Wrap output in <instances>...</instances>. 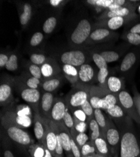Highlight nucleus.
<instances>
[{
    "label": "nucleus",
    "instance_id": "nucleus-1",
    "mask_svg": "<svg viewBox=\"0 0 140 157\" xmlns=\"http://www.w3.org/2000/svg\"><path fill=\"white\" fill-rule=\"evenodd\" d=\"M120 157H140V147L134 133L126 132L120 141Z\"/></svg>",
    "mask_w": 140,
    "mask_h": 157
},
{
    "label": "nucleus",
    "instance_id": "nucleus-2",
    "mask_svg": "<svg viewBox=\"0 0 140 157\" xmlns=\"http://www.w3.org/2000/svg\"><path fill=\"white\" fill-rule=\"evenodd\" d=\"M2 124L6 131V135L13 141L25 147L29 148L32 145L31 136L26 131L24 130V128L3 120Z\"/></svg>",
    "mask_w": 140,
    "mask_h": 157
},
{
    "label": "nucleus",
    "instance_id": "nucleus-3",
    "mask_svg": "<svg viewBox=\"0 0 140 157\" xmlns=\"http://www.w3.org/2000/svg\"><path fill=\"white\" fill-rule=\"evenodd\" d=\"M29 107H23L17 111H8L2 117V120L15 124L22 128H27L31 126L32 119Z\"/></svg>",
    "mask_w": 140,
    "mask_h": 157
},
{
    "label": "nucleus",
    "instance_id": "nucleus-4",
    "mask_svg": "<svg viewBox=\"0 0 140 157\" xmlns=\"http://www.w3.org/2000/svg\"><path fill=\"white\" fill-rule=\"evenodd\" d=\"M118 103L130 117L140 124V116L137 111L133 98L126 90H121L118 94Z\"/></svg>",
    "mask_w": 140,
    "mask_h": 157
},
{
    "label": "nucleus",
    "instance_id": "nucleus-5",
    "mask_svg": "<svg viewBox=\"0 0 140 157\" xmlns=\"http://www.w3.org/2000/svg\"><path fill=\"white\" fill-rule=\"evenodd\" d=\"M90 89L78 87L70 93L66 99V102L69 109L80 108L82 104L89 99Z\"/></svg>",
    "mask_w": 140,
    "mask_h": 157
},
{
    "label": "nucleus",
    "instance_id": "nucleus-6",
    "mask_svg": "<svg viewBox=\"0 0 140 157\" xmlns=\"http://www.w3.org/2000/svg\"><path fill=\"white\" fill-rule=\"evenodd\" d=\"M91 25L87 19L81 20L71 35V41L74 45L84 43L91 33Z\"/></svg>",
    "mask_w": 140,
    "mask_h": 157
},
{
    "label": "nucleus",
    "instance_id": "nucleus-7",
    "mask_svg": "<svg viewBox=\"0 0 140 157\" xmlns=\"http://www.w3.org/2000/svg\"><path fill=\"white\" fill-rule=\"evenodd\" d=\"M20 93L21 99L29 104L34 113L39 112V105L42 96L39 89L23 88Z\"/></svg>",
    "mask_w": 140,
    "mask_h": 157
},
{
    "label": "nucleus",
    "instance_id": "nucleus-8",
    "mask_svg": "<svg viewBox=\"0 0 140 157\" xmlns=\"http://www.w3.org/2000/svg\"><path fill=\"white\" fill-rule=\"evenodd\" d=\"M60 60L63 65H70L75 67H81L85 63V56L81 50H70L63 53L60 57Z\"/></svg>",
    "mask_w": 140,
    "mask_h": 157
},
{
    "label": "nucleus",
    "instance_id": "nucleus-9",
    "mask_svg": "<svg viewBox=\"0 0 140 157\" xmlns=\"http://www.w3.org/2000/svg\"><path fill=\"white\" fill-rule=\"evenodd\" d=\"M107 129L105 134V139L108 144L109 147L113 150H116L120 145V141L121 137L119 131L112 121L108 119Z\"/></svg>",
    "mask_w": 140,
    "mask_h": 157
},
{
    "label": "nucleus",
    "instance_id": "nucleus-10",
    "mask_svg": "<svg viewBox=\"0 0 140 157\" xmlns=\"http://www.w3.org/2000/svg\"><path fill=\"white\" fill-rule=\"evenodd\" d=\"M68 109L66 101L62 99H55L54 104L50 113V120L55 123L63 121V118Z\"/></svg>",
    "mask_w": 140,
    "mask_h": 157
},
{
    "label": "nucleus",
    "instance_id": "nucleus-11",
    "mask_svg": "<svg viewBox=\"0 0 140 157\" xmlns=\"http://www.w3.org/2000/svg\"><path fill=\"white\" fill-rule=\"evenodd\" d=\"M43 118L44 119L45 123V134L44 146H45L51 153H52L54 156L57 143V136L54 128L50 123L49 120L44 118V117H43Z\"/></svg>",
    "mask_w": 140,
    "mask_h": 157
},
{
    "label": "nucleus",
    "instance_id": "nucleus-12",
    "mask_svg": "<svg viewBox=\"0 0 140 157\" xmlns=\"http://www.w3.org/2000/svg\"><path fill=\"white\" fill-rule=\"evenodd\" d=\"M55 98L51 93H44L41 98L39 105V113L44 118L50 120V113L54 104Z\"/></svg>",
    "mask_w": 140,
    "mask_h": 157
},
{
    "label": "nucleus",
    "instance_id": "nucleus-13",
    "mask_svg": "<svg viewBox=\"0 0 140 157\" xmlns=\"http://www.w3.org/2000/svg\"><path fill=\"white\" fill-rule=\"evenodd\" d=\"M34 133L39 144H44L45 134V123L39 112L34 113Z\"/></svg>",
    "mask_w": 140,
    "mask_h": 157
},
{
    "label": "nucleus",
    "instance_id": "nucleus-14",
    "mask_svg": "<svg viewBox=\"0 0 140 157\" xmlns=\"http://www.w3.org/2000/svg\"><path fill=\"white\" fill-rule=\"evenodd\" d=\"M58 127L59 132L60 136L62 145L63 149V151L67 155V156L72 155L71 145H70V133L69 130L65 126L63 122L55 123Z\"/></svg>",
    "mask_w": 140,
    "mask_h": 157
},
{
    "label": "nucleus",
    "instance_id": "nucleus-15",
    "mask_svg": "<svg viewBox=\"0 0 140 157\" xmlns=\"http://www.w3.org/2000/svg\"><path fill=\"white\" fill-rule=\"evenodd\" d=\"M79 79L83 83L90 82L94 78V71L91 65L84 63L80 67L78 71Z\"/></svg>",
    "mask_w": 140,
    "mask_h": 157
},
{
    "label": "nucleus",
    "instance_id": "nucleus-16",
    "mask_svg": "<svg viewBox=\"0 0 140 157\" xmlns=\"http://www.w3.org/2000/svg\"><path fill=\"white\" fill-rule=\"evenodd\" d=\"M13 100L12 89L8 82L2 83L0 86V102L2 106L8 105Z\"/></svg>",
    "mask_w": 140,
    "mask_h": 157
},
{
    "label": "nucleus",
    "instance_id": "nucleus-17",
    "mask_svg": "<svg viewBox=\"0 0 140 157\" xmlns=\"http://www.w3.org/2000/svg\"><path fill=\"white\" fill-rule=\"evenodd\" d=\"M131 10L128 6L121 7L117 9L108 10L106 13L102 15L100 19H109L113 17H126L131 14Z\"/></svg>",
    "mask_w": 140,
    "mask_h": 157
},
{
    "label": "nucleus",
    "instance_id": "nucleus-18",
    "mask_svg": "<svg viewBox=\"0 0 140 157\" xmlns=\"http://www.w3.org/2000/svg\"><path fill=\"white\" fill-rule=\"evenodd\" d=\"M107 88L109 93L117 95L121 92L122 89V82L117 77L111 76L108 78L107 82Z\"/></svg>",
    "mask_w": 140,
    "mask_h": 157
},
{
    "label": "nucleus",
    "instance_id": "nucleus-19",
    "mask_svg": "<svg viewBox=\"0 0 140 157\" xmlns=\"http://www.w3.org/2000/svg\"><path fill=\"white\" fill-rule=\"evenodd\" d=\"M118 103L117 95L111 93H107L102 98L99 103V109L106 111L112 106Z\"/></svg>",
    "mask_w": 140,
    "mask_h": 157
},
{
    "label": "nucleus",
    "instance_id": "nucleus-20",
    "mask_svg": "<svg viewBox=\"0 0 140 157\" xmlns=\"http://www.w3.org/2000/svg\"><path fill=\"white\" fill-rule=\"evenodd\" d=\"M62 70L66 77L69 82L74 84L78 82L79 80L78 71L75 67L72 65L65 64L63 65Z\"/></svg>",
    "mask_w": 140,
    "mask_h": 157
},
{
    "label": "nucleus",
    "instance_id": "nucleus-21",
    "mask_svg": "<svg viewBox=\"0 0 140 157\" xmlns=\"http://www.w3.org/2000/svg\"><path fill=\"white\" fill-rule=\"evenodd\" d=\"M94 145L96 149L97 153L104 155L106 157L109 156V145L105 138L101 135L94 141Z\"/></svg>",
    "mask_w": 140,
    "mask_h": 157
},
{
    "label": "nucleus",
    "instance_id": "nucleus-22",
    "mask_svg": "<svg viewBox=\"0 0 140 157\" xmlns=\"http://www.w3.org/2000/svg\"><path fill=\"white\" fill-rule=\"evenodd\" d=\"M111 34V32L109 29L106 28H99L93 30L89 38L93 42H97L104 40Z\"/></svg>",
    "mask_w": 140,
    "mask_h": 157
},
{
    "label": "nucleus",
    "instance_id": "nucleus-23",
    "mask_svg": "<svg viewBox=\"0 0 140 157\" xmlns=\"http://www.w3.org/2000/svg\"><path fill=\"white\" fill-rule=\"evenodd\" d=\"M94 117L100 127L102 135H103L105 138V134H106V131L107 129L108 121H107V120L106 119L105 116L104 115L103 113L102 112L100 109H94Z\"/></svg>",
    "mask_w": 140,
    "mask_h": 157
},
{
    "label": "nucleus",
    "instance_id": "nucleus-24",
    "mask_svg": "<svg viewBox=\"0 0 140 157\" xmlns=\"http://www.w3.org/2000/svg\"><path fill=\"white\" fill-rule=\"evenodd\" d=\"M136 60V55L133 52H129L127 54L124 58L123 59L121 65H120V70L123 72H127L129 71L135 63Z\"/></svg>",
    "mask_w": 140,
    "mask_h": 157
},
{
    "label": "nucleus",
    "instance_id": "nucleus-25",
    "mask_svg": "<svg viewBox=\"0 0 140 157\" xmlns=\"http://www.w3.org/2000/svg\"><path fill=\"white\" fill-rule=\"evenodd\" d=\"M61 81L58 78H50L44 82L42 87L45 92L52 93L55 91L60 85Z\"/></svg>",
    "mask_w": 140,
    "mask_h": 157
},
{
    "label": "nucleus",
    "instance_id": "nucleus-26",
    "mask_svg": "<svg viewBox=\"0 0 140 157\" xmlns=\"http://www.w3.org/2000/svg\"><path fill=\"white\" fill-rule=\"evenodd\" d=\"M88 123H89V128H90V132H91L90 137H89L90 141L94 143V141L97 138H99L102 135L100 129L97 121L94 119V117L91 120H90V121Z\"/></svg>",
    "mask_w": 140,
    "mask_h": 157
},
{
    "label": "nucleus",
    "instance_id": "nucleus-27",
    "mask_svg": "<svg viewBox=\"0 0 140 157\" xmlns=\"http://www.w3.org/2000/svg\"><path fill=\"white\" fill-rule=\"evenodd\" d=\"M70 133L72 136L75 140V142L77 143L80 149L85 145V144L90 141V138L85 133H78L75 131V129H73L70 131Z\"/></svg>",
    "mask_w": 140,
    "mask_h": 157
},
{
    "label": "nucleus",
    "instance_id": "nucleus-28",
    "mask_svg": "<svg viewBox=\"0 0 140 157\" xmlns=\"http://www.w3.org/2000/svg\"><path fill=\"white\" fill-rule=\"evenodd\" d=\"M32 14V7L30 4L25 3L23 5V12L20 15V23L23 26L27 25L31 19Z\"/></svg>",
    "mask_w": 140,
    "mask_h": 157
},
{
    "label": "nucleus",
    "instance_id": "nucleus-29",
    "mask_svg": "<svg viewBox=\"0 0 140 157\" xmlns=\"http://www.w3.org/2000/svg\"><path fill=\"white\" fill-rule=\"evenodd\" d=\"M125 20L123 17H113L109 19H108L106 21L107 27L111 30H116L121 28L123 25Z\"/></svg>",
    "mask_w": 140,
    "mask_h": 157
},
{
    "label": "nucleus",
    "instance_id": "nucleus-30",
    "mask_svg": "<svg viewBox=\"0 0 140 157\" xmlns=\"http://www.w3.org/2000/svg\"><path fill=\"white\" fill-rule=\"evenodd\" d=\"M32 157H44L45 153V147L40 144H32L28 148Z\"/></svg>",
    "mask_w": 140,
    "mask_h": 157
},
{
    "label": "nucleus",
    "instance_id": "nucleus-31",
    "mask_svg": "<svg viewBox=\"0 0 140 157\" xmlns=\"http://www.w3.org/2000/svg\"><path fill=\"white\" fill-rule=\"evenodd\" d=\"M82 157H85L89 155H94L97 153L94 143L91 141L87 142L81 149Z\"/></svg>",
    "mask_w": 140,
    "mask_h": 157
},
{
    "label": "nucleus",
    "instance_id": "nucleus-32",
    "mask_svg": "<svg viewBox=\"0 0 140 157\" xmlns=\"http://www.w3.org/2000/svg\"><path fill=\"white\" fill-rule=\"evenodd\" d=\"M106 112L110 116L115 118H121L124 116L125 113L119 103L107 109Z\"/></svg>",
    "mask_w": 140,
    "mask_h": 157
},
{
    "label": "nucleus",
    "instance_id": "nucleus-33",
    "mask_svg": "<svg viewBox=\"0 0 140 157\" xmlns=\"http://www.w3.org/2000/svg\"><path fill=\"white\" fill-rule=\"evenodd\" d=\"M57 25V19L54 17H49L43 25V31L47 34L52 33Z\"/></svg>",
    "mask_w": 140,
    "mask_h": 157
},
{
    "label": "nucleus",
    "instance_id": "nucleus-34",
    "mask_svg": "<svg viewBox=\"0 0 140 157\" xmlns=\"http://www.w3.org/2000/svg\"><path fill=\"white\" fill-rule=\"evenodd\" d=\"M100 54L104 59L107 63L116 62L119 58V54L114 51H104L102 52Z\"/></svg>",
    "mask_w": 140,
    "mask_h": 157
},
{
    "label": "nucleus",
    "instance_id": "nucleus-35",
    "mask_svg": "<svg viewBox=\"0 0 140 157\" xmlns=\"http://www.w3.org/2000/svg\"><path fill=\"white\" fill-rule=\"evenodd\" d=\"M114 0H88L86 2L93 6L109 10Z\"/></svg>",
    "mask_w": 140,
    "mask_h": 157
},
{
    "label": "nucleus",
    "instance_id": "nucleus-36",
    "mask_svg": "<svg viewBox=\"0 0 140 157\" xmlns=\"http://www.w3.org/2000/svg\"><path fill=\"white\" fill-rule=\"evenodd\" d=\"M81 108L84 111V112L85 113L87 117V123H89L90 121V120L94 118V109L91 106L89 101H86L81 106Z\"/></svg>",
    "mask_w": 140,
    "mask_h": 157
},
{
    "label": "nucleus",
    "instance_id": "nucleus-37",
    "mask_svg": "<svg viewBox=\"0 0 140 157\" xmlns=\"http://www.w3.org/2000/svg\"><path fill=\"white\" fill-rule=\"evenodd\" d=\"M8 71H15L18 67V57L15 54H12L9 56V60L6 64L5 67Z\"/></svg>",
    "mask_w": 140,
    "mask_h": 157
},
{
    "label": "nucleus",
    "instance_id": "nucleus-38",
    "mask_svg": "<svg viewBox=\"0 0 140 157\" xmlns=\"http://www.w3.org/2000/svg\"><path fill=\"white\" fill-rule=\"evenodd\" d=\"M40 68L42 76L45 78L52 77L54 74L53 65L49 62H46L42 64Z\"/></svg>",
    "mask_w": 140,
    "mask_h": 157
},
{
    "label": "nucleus",
    "instance_id": "nucleus-39",
    "mask_svg": "<svg viewBox=\"0 0 140 157\" xmlns=\"http://www.w3.org/2000/svg\"><path fill=\"white\" fill-rule=\"evenodd\" d=\"M63 123H64L65 126L67 127V128L69 130V132L70 130L75 129L74 128V117H73V116L71 114L69 108L64 115V117H63Z\"/></svg>",
    "mask_w": 140,
    "mask_h": 157
},
{
    "label": "nucleus",
    "instance_id": "nucleus-40",
    "mask_svg": "<svg viewBox=\"0 0 140 157\" xmlns=\"http://www.w3.org/2000/svg\"><path fill=\"white\" fill-rule=\"evenodd\" d=\"M93 59L97 65V67L99 69H104V68H108V64L104 59L100 56V54L94 53L93 55Z\"/></svg>",
    "mask_w": 140,
    "mask_h": 157
},
{
    "label": "nucleus",
    "instance_id": "nucleus-41",
    "mask_svg": "<svg viewBox=\"0 0 140 157\" xmlns=\"http://www.w3.org/2000/svg\"><path fill=\"white\" fill-rule=\"evenodd\" d=\"M74 121V128L78 133H85L87 128V123L81 121L73 116Z\"/></svg>",
    "mask_w": 140,
    "mask_h": 157
},
{
    "label": "nucleus",
    "instance_id": "nucleus-42",
    "mask_svg": "<svg viewBox=\"0 0 140 157\" xmlns=\"http://www.w3.org/2000/svg\"><path fill=\"white\" fill-rule=\"evenodd\" d=\"M30 59L33 64L39 65L44 63L46 60V57L40 54H33L31 55Z\"/></svg>",
    "mask_w": 140,
    "mask_h": 157
},
{
    "label": "nucleus",
    "instance_id": "nucleus-43",
    "mask_svg": "<svg viewBox=\"0 0 140 157\" xmlns=\"http://www.w3.org/2000/svg\"><path fill=\"white\" fill-rule=\"evenodd\" d=\"M44 39V35L41 32H36L35 33L31 39H30V45L32 47H36L39 45L43 40Z\"/></svg>",
    "mask_w": 140,
    "mask_h": 157
},
{
    "label": "nucleus",
    "instance_id": "nucleus-44",
    "mask_svg": "<svg viewBox=\"0 0 140 157\" xmlns=\"http://www.w3.org/2000/svg\"><path fill=\"white\" fill-rule=\"evenodd\" d=\"M71 111H72L73 116L75 117L76 118L81 121L87 123V117L85 113L84 112V111L81 108L74 109Z\"/></svg>",
    "mask_w": 140,
    "mask_h": 157
},
{
    "label": "nucleus",
    "instance_id": "nucleus-45",
    "mask_svg": "<svg viewBox=\"0 0 140 157\" xmlns=\"http://www.w3.org/2000/svg\"><path fill=\"white\" fill-rule=\"evenodd\" d=\"M109 74V71L108 68H104L99 69L98 74H97V80L98 82L104 85L107 82V77Z\"/></svg>",
    "mask_w": 140,
    "mask_h": 157
},
{
    "label": "nucleus",
    "instance_id": "nucleus-46",
    "mask_svg": "<svg viewBox=\"0 0 140 157\" xmlns=\"http://www.w3.org/2000/svg\"><path fill=\"white\" fill-rule=\"evenodd\" d=\"M28 69H29V72L30 74L32 75V77L39 78V79H40L42 78V74L41 68L39 66V65H36L32 63L30 65Z\"/></svg>",
    "mask_w": 140,
    "mask_h": 157
},
{
    "label": "nucleus",
    "instance_id": "nucleus-47",
    "mask_svg": "<svg viewBox=\"0 0 140 157\" xmlns=\"http://www.w3.org/2000/svg\"><path fill=\"white\" fill-rule=\"evenodd\" d=\"M71 135V134H70ZM70 145H71V150L72 153L74 157H82L81 151L79 147L75 142L74 138L70 136Z\"/></svg>",
    "mask_w": 140,
    "mask_h": 157
},
{
    "label": "nucleus",
    "instance_id": "nucleus-48",
    "mask_svg": "<svg viewBox=\"0 0 140 157\" xmlns=\"http://www.w3.org/2000/svg\"><path fill=\"white\" fill-rule=\"evenodd\" d=\"M126 38L128 42L133 45H139L140 44V35L134 33H128Z\"/></svg>",
    "mask_w": 140,
    "mask_h": 157
},
{
    "label": "nucleus",
    "instance_id": "nucleus-49",
    "mask_svg": "<svg viewBox=\"0 0 140 157\" xmlns=\"http://www.w3.org/2000/svg\"><path fill=\"white\" fill-rule=\"evenodd\" d=\"M41 82L39 78H37L34 77H31L28 78L25 82V84H26L27 87L28 88L30 89H38L39 88V86Z\"/></svg>",
    "mask_w": 140,
    "mask_h": 157
},
{
    "label": "nucleus",
    "instance_id": "nucleus-50",
    "mask_svg": "<svg viewBox=\"0 0 140 157\" xmlns=\"http://www.w3.org/2000/svg\"><path fill=\"white\" fill-rule=\"evenodd\" d=\"M133 99L134 101V104L136 105L137 111L140 116V94L138 93V92H135Z\"/></svg>",
    "mask_w": 140,
    "mask_h": 157
},
{
    "label": "nucleus",
    "instance_id": "nucleus-51",
    "mask_svg": "<svg viewBox=\"0 0 140 157\" xmlns=\"http://www.w3.org/2000/svg\"><path fill=\"white\" fill-rule=\"evenodd\" d=\"M8 60H9V57L6 55L4 54H0V67L1 68L5 67Z\"/></svg>",
    "mask_w": 140,
    "mask_h": 157
},
{
    "label": "nucleus",
    "instance_id": "nucleus-52",
    "mask_svg": "<svg viewBox=\"0 0 140 157\" xmlns=\"http://www.w3.org/2000/svg\"><path fill=\"white\" fill-rule=\"evenodd\" d=\"M130 32L134 33H137V34L140 35V23L136 24V25L133 26V27L130 29Z\"/></svg>",
    "mask_w": 140,
    "mask_h": 157
},
{
    "label": "nucleus",
    "instance_id": "nucleus-53",
    "mask_svg": "<svg viewBox=\"0 0 140 157\" xmlns=\"http://www.w3.org/2000/svg\"><path fill=\"white\" fill-rule=\"evenodd\" d=\"M62 2V0H50L49 4L54 7H58Z\"/></svg>",
    "mask_w": 140,
    "mask_h": 157
},
{
    "label": "nucleus",
    "instance_id": "nucleus-54",
    "mask_svg": "<svg viewBox=\"0 0 140 157\" xmlns=\"http://www.w3.org/2000/svg\"><path fill=\"white\" fill-rule=\"evenodd\" d=\"M3 157H15L14 155L9 150H6L4 151Z\"/></svg>",
    "mask_w": 140,
    "mask_h": 157
},
{
    "label": "nucleus",
    "instance_id": "nucleus-55",
    "mask_svg": "<svg viewBox=\"0 0 140 157\" xmlns=\"http://www.w3.org/2000/svg\"><path fill=\"white\" fill-rule=\"evenodd\" d=\"M44 157H54L52 153H51L46 147H45V153L44 155Z\"/></svg>",
    "mask_w": 140,
    "mask_h": 157
},
{
    "label": "nucleus",
    "instance_id": "nucleus-56",
    "mask_svg": "<svg viewBox=\"0 0 140 157\" xmlns=\"http://www.w3.org/2000/svg\"><path fill=\"white\" fill-rule=\"evenodd\" d=\"M95 157H106V156H104V155H102L99 154V153H96V154L95 155Z\"/></svg>",
    "mask_w": 140,
    "mask_h": 157
},
{
    "label": "nucleus",
    "instance_id": "nucleus-57",
    "mask_svg": "<svg viewBox=\"0 0 140 157\" xmlns=\"http://www.w3.org/2000/svg\"><path fill=\"white\" fill-rule=\"evenodd\" d=\"M85 157H95V156L94 155H89V156H87Z\"/></svg>",
    "mask_w": 140,
    "mask_h": 157
},
{
    "label": "nucleus",
    "instance_id": "nucleus-58",
    "mask_svg": "<svg viewBox=\"0 0 140 157\" xmlns=\"http://www.w3.org/2000/svg\"><path fill=\"white\" fill-rule=\"evenodd\" d=\"M67 157H74V156H73V155L72 154V155H69V156H67Z\"/></svg>",
    "mask_w": 140,
    "mask_h": 157
},
{
    "label": "nucleus",
    "instance_id": "nucleus-59",
    "mask_svg": "<svg viewBox=\"0 0 140 157\" xmlns=\"http://www.w3.org/2000/svg\"><path fill=\"white\" fill-rule=\"evenodd\" d=\"M114 157H119V156H118V155H116V156H114Z\"/></svg>",
    "mask_w": 140,
    "mask_h": 157
},
{
    "label": "nucleus",
    "instance_id": "nucleus-60",
    "mask_svg": "<svg viewBox=\"0 0 140 157\" xmlns=\"http://www.w3.org/2000/svg\"><path fill=\"white\" fill-rule=\"evenodd\" d=\"M139 11H140V6H139Z\"/></svg>",
    "mask_w": 140,
    "mask_h": 157
}]
</instances>
